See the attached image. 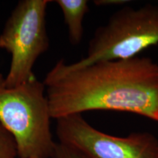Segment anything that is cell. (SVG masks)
<instances>
[{
	"mask_svg": "<svg viewBox=\"0 0 158 158\" xmlns=\"http://www.w3.org/2000/svg\"><path fill=\"white\" fill-rule=\"evenodd\" d=\"M52 118L116 110L158 122V64L148 57L79 66L59 60L45 76Z\"/></svg>",
	"mask_w": 158,
	"mask_h": 158,
	"instance_id": "6da1fadb",
	"label": "cell"
},
{
	"mask_svg": "<svg viewBox=\"0 0 158 158\" xmlns=\"http://www.w3.org/2000/svg\"><path fill=\"white\" fill-rule=\"evenodd\" d=\"M51 118L43 81L36 77L8 86L0 73V124L14 138L19 158H52Z\"/></svg>",
	"mask_w": 158,
	"mask_h": 158,
	"instance_id": "7a4b0ae2",
	"label": "cell"
},
{
	"mask_svg": "<svg viewBox=\"0 0 158 158\" xmlns=\"http://www.w3.org/2000/svg\"><path fill=\"white\" fill-rule=\"evenodd\" d=\"M158 44V6L124 7L99 27L91 39L87 54L74 62L79 66L100 61L127 59Z\"/></svg>",
	"mask_w": 158,
	"mask_h": 158,
	"instance_id": "3957f363",
	"label": "cell"
},
{
	"mask_svg": "<svg viewBox=\"0 0 158 158\" xmlns=\"http://www.w3.org/2000/svg\"><path fill=\"white\" fill-rule=\"evenodd\" d=\"M49 0H21L13 10L0 34V48L10 55L5 76L8 86H16L36 78L37 59L48 49L46 11Z\"/></svg>",
	"mask_w": 158,
	"mask_h": 158,
	"instance_id": "277c9868",
	"label": "cell"
},
{
	"mask_svg": "<svg viewBox=\"0 0 158 158\" xmlns=\"http://www.w3.org/2000/svg\"><path fill=\"white\" fill-rule=\"evenodd\" d=\"M59 143L81 158H158V138L148 132L126 137L108 135L97 130L82 114L56 119Z\"/></svg>",
	"mask_w": 158,
	"mask_h": 158,
	"instance_id": "5b68a950",
	"label": "cell"
},
{
	"mask_svg": "<svg viewBox=\"0 0 158 158\" xmlns=\"http://www.w3.org/2000/svg\"><path fill=\"white\" fill-rule=\"evenodd\" d=\"M55 2L62 10L71 44H80L84 37V19L89 11L86 0H56Z\"/></svg>",
	"mask_w": 158,
	"mask_h": 158,
	"instance_id": "8992f818",
	"label": "cell"
},
{
	"mask_svg": "<svg viewBox=\"0 0 158 158\" xmlns=\"http://www.w3.org/2000/svg\"><path fill=\"white\" fill-rule=\"evenodd\" d=\"M0 158H19L14 138L0 124Z\"/></svg>",
	"mask_w": 158,
	"mask_h": 158,
	"instance_id": "52a82bcc",
	"label": "cell"
},
{
	"mask_svg": "<svg viewBox=\"0 0 158 158\" xmlns=\"http://www.w3.org/2000/svg\"><path fill=\"white\" fill-rule=\"evenodd\" d=\"M52 158H81L76 152L63 145L60 143H56L54 155Z\"/></svg>",
	"mask_w": 158,
	"mask_h": 158,
	"instance_id": "ba28073f",
	"label": "cell"
},
{
	"mask_svg": "<svg viewBox=\"0 0 158 158\" xmlns=\"http://www.w3.org/2000/svg\"><path fill=\"white\" fill-rule=\"evenodd\" d=\"M129 2L127 0H96L94 4L98 6H114V5H123Z\"/></svg>",
	"mask_w": 158,
	"mask_h": 158,
	"instance_id": "9c48e42d",
	"label": "cell"
}]
</instances>
